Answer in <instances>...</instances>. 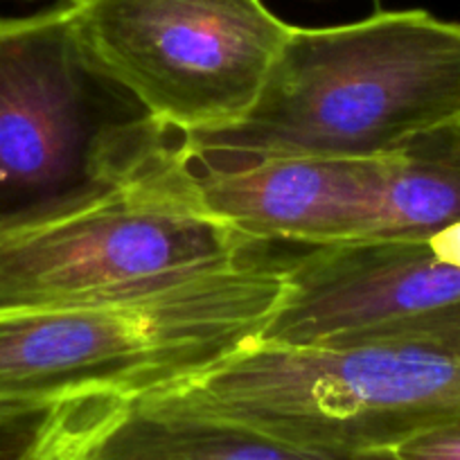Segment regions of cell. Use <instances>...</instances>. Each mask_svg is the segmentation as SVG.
I'll return each instance as SVG.
<instances>
[{
    "label": "cell",
    "instance_id": "obj_1",
    "mask_svg": "<svg viewBox=\"0 0 460 460\" xmlns=\"http://www.w3.org/2000/svg\"><path fill=\"white\" fill-rule=\"evenodd\" d=\"M460 125V23L424 10L294 28L235 125L179 136L206 165L262 158L391 161Z\"/></svg>",
    "mask_w": 460,
    "mask_h": 460
},
{
    "label": "cell",
    "instance_id": "obj_2",
    "mask_svg": "<svg viewBox=\"0 0 460 460\" xmlns=\"http://www.w3.org/2000/svg\"><path fill=\"white\" fill-rule=\"evenodd\" d=\"M176 149L179 134L84 46L68 3L0 16V237L125 192Z\"/></svg>",
    "mask_w": 460,
    "mask_h": 460
},
{
    "label": "cell",
    "instance_id": "obj_3",
    "mask_svg": "<svg viewBox=\"0 0 460 460\" xmlns=\"http://www.w3.org/2000/svg\"><path fill=\"white\" fill-rule=\"evenodd\" d=\"M282 294V260L267 253L131 303L0 312V402L179 388L260 343Z\"/></svg>",
    "mask_w": 460,
    "mask_h": 460
},
{
    "label": "cell",
    "instance_id": "obj_4",
    "mask_svg": "<svg viewBox=\"0 0 460 460\" xmlns=\"http://www.w3.org/2000/svg\"><path fill=\"white\" fill-rule=\"evenodd\" d=\"M161 395L316 449L382 451L460 422V355L427 341L255 343Z\"/></svg>",
    "mask_w": 460,
    "mask_h": 460
},
{
    "label": "cell",
    "instance_id": "obj_5",
    "mask_svg": "<svg viewBox=\"0 0 460 460\" xmlns=\"http://www.w3.org/2000/svg\"><path fill=\"white\" fill-rule=\"evenodd\" d=\"M174 158L88 210L0 237V312L131 303L267 255L190 199Z\"/></svg>",
    "mask_w": 460,
    "mask_h": 460
},
{
    "label": "cell",
    "instance_id": "obj_6",
    "mask_svg": "<svg viewBox=\"0 0 460 460\" xmlns=\"http://www.w3.org/2000/svg\"><path fill=\"white\" fill-rule=\"evenodd\" d=\"M84 46L179 136L251 111L291 25L262 0H75Z\"/></svg>",
    "mask_w": 460,
    "mask_h": 460
},
{
    "label": "cell",
    "instance_id": "obj_7",
    "mask_svg": "<svg viewBox=\"0 0 460 460\" xmlns=\"http://www.w3.org/2000/svg\"><path fill=\"white\" fill-rule=\"evenodd\" d=\"M260 343L343 348L409 336L460 305V224L422 237L307 246Z\"/></svg>",
    "mask_w": 460,
    "mask_h": 460
},
{
    "label": "cell",
    "instance_id": "obj_8",
    "mask_svg": "<svg viewBox=\"0 0 460 460\" xmlns=\"http://www.w3.org/2000/svg\"><path fill=\"white\" fill-rule=\"evenodd\" d=\"M176 179L208 215L253 240L330 246L382 230L388 161L262 158L206 165L176 149Z\"/></svg>",
    "mask_w": 460,
    "mask_h": 460
},
{
    "label": "cell",
    "instance_id": "obj_9",
    "mask_svg": "<svg viewBox=\"0 0 460 460\" xmlns=\"http://www.w3.org/2000/svg\"><path fill=\"white\" fill-rule=\"evenodd\" d=\"M75 460H397L382 451H330L203 413L170 397L122 402L73 449Z\"/></svg>",
    "mask_w": 460,
    "mask_h": 460
},
{
    "label": "cell",
    "instance_id": "obj_10",
    "mask_svg": "<svg viewBox=\"0 0 460 460\" xmlns=\"http://www.w3.org/2000/svg\"><path fill=\"white\" fill-rule=\"evenodd\" d=\"M460 224V125L388 161L379 237H422Z\"/></svg>",
    "mask_w": 460,
    "mask_h": 460
},
{
    "label": "cell",
    "instance_id": "obj_11",
    "mask_svg": "<svg viewBox=\"0 0 460 460\" xmlns=\"http://www.w3.org/2000/svg\"><path fill=\"white\" fill-rule=\"evenodd\" d=\"M115 397L0 402V460H43L86 436L122 404Z\"/></svg>",
    "mask_w": 460,
    "mask_h": 460
},
{
    "label": "cell",
    "instance_id": "obj_12",
    "mask_svg": "<svg viewBox=\"0 0 460 460\" xmlns=\"http://www.w3.org/2000/svg\"><path fill=\"white\" fill-rule=\"evenodd\" d=\"M388 451L397 460H460V422L424 431Z\"/></svg>",
    "mask_w": 460,
    "mask_h": 460
},
{
    "label": "cell",
    "instance_id": "obj_13",
    "mask_svg": "<svg viewBox=\"0 0 460 460\" xmlns=\"http://www.w3.org/2000/svg\"><path fill=\"white\" fill-rule=\"evenodd\" d=\"M79 440H82V438H79ZM79 440H75L73 445L64 447V449H61V451H57V454L48 456V458H43V460H75V456H73V449H75V445H77Z\"/></svg>",
    "mask_w": 460,
    "mask_h": 460
},
{
    "label": "cell",
    "instance_id": "obj_14",
    "mask_svg": "<svg viewBox=\"0 0 460 460\" xmlns=\"http://www.w3.org/2000/svg\"><path fill=\"white\" fill-rule=\"evenodd\" d=\"M64 3H75V0H64Z\"/></svg>",
    "mask_w": 460,
    "mask_h": 460
}]
</instances>
